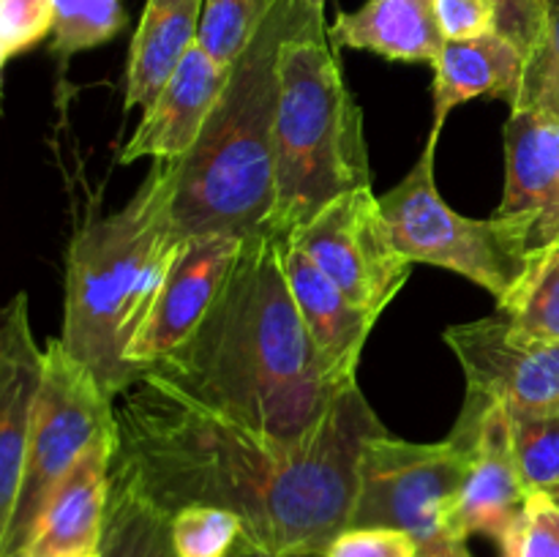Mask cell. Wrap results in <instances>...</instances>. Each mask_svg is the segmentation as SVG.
<instances>
[{
  "instance_id": "cell-14",
  "label": "cell",
  "mask_w": 559,
  "mask_h": 557,
  "mask_svg": "<svg viewBox=\"0 0 559 557\" xmlns=\"http://www.w3.org/2000/svg\"><path fill=\"white\" fill-rule=\"evenodd\" d=\"M41 371L27 295L16 293L0 306V549L20 497Z\"/></svg>"
},
{
  "instance_id": "cell-13",
  "label": "cell",
  "mask_w": 559,
  "mask_h": 557,
  "mask_svg": "<svg viewBox=\"0 0 559 557\" xmlns=\"http://www.w3.org/2000/svg\"><path fill=\"white\" fill-rule=\"evenodd\" d=\"M456 424L473 429V464L453 508V533L462 541L486 535L502 549L530 497L513 457L511 413L502 402L464 399Z\"/></svg>"
},
{
  "instance_id": "cell-5",
  "label": "cell",
  "mask_w": 559,
  "mask_h": 557,
  "mask_svg": "<svg viewBox=\"0 0 559 557\" xmlns=\"http://www.w3.org/2000/svg\"><path fill=\"white\" fill-rule=\"evenodd\" d=\"M276 205L265 233L287 240L328 202L371 186L364 112L328 44L325 14L278 49Z\"/></svg>"
},
{
  "instance_id": "cell-17",
  "label": "cell",
  "mask_w": 559,
  "mask_h": 557,
  "mask_svg": "<svg viewBox=\"0 0 559 557\" xmlns=\"http://www.w3.org/2000/svg\"><path fill=\"white\" fill-rule=\"evenodd\" d=\"M115 451L118 426H109L91 442L63 484L49 497L25 557L96 555L107 519Z\"/></svg>"
},
{
  "instance_id": "cell-21",
  "label": "cell",
  "mask_w": 559,
  "mask_h": 557,
  "mask_svg": "<svg viewBox=\"0 0 559 557\" xmlns=\"http://www.w3.org/2000/svg\"><path fill=\"white\" fill-rule=\"evenodd\" d=\"M98 557H178L169 538V517L115 462Z\"/></svg>"
},
{
  "instance_id": "cell-23",
  "label": "cell",
  "mask_w": 559,
  "mask_h": 557,
  "mask_svg": "<svg viewBox=\"0 0 559 557\" xmlns=\"http://www.w3.org/2000/svg\"><path fill=\"white\" fill-rule=\"evenodd\" d=\"M126 25L120 0H55L52 55L66 63L71 55L107 44Z\"/></svg>"
},
{
  "instance_id": "cell-16",
  "label": "cell",
  "mask_w": 559,
  "mask_h": 557,
  "mask_svg": "<svg viewBox=\"0 0 559 557\" xmlns=\"http://www.w3.org/2000/svg\"><path fill=\"white\" fill-rule=\"evenodd\" d=\"M282 262L298 315L320 355L322 366L338 386H353L360 353L380 315L353 304L304 249L282 240Z\"/></svg>"
},
{
  "instance_id": "cell-7",
  "label": "cell",
  "mask_w": 559,
  "mask_h": 557,
  "mask_svg": "<svg viewBox=\"0 0 559 557\" xmlns=\"http://www.w3.org/2000/svg\"><path fill=\"white\" fill-rule=\"evenodd\" d=\"M473 464V440L409 442L382 429L360 453L353 528H393L413 535L420 557H473L453 533V508Z\"/></svg>"
},
{
  "instance_id": "cell-20",
  "label": "cell",
  "mask_w": 559,
  "mask_h": 557,
  "mask_svg": "<svg viewBox=\"0 0 559 557\" xmlns=\"http://www.w3.org/2000/svg\"><path fill=\"white\" fill-rule=\"evenodd\" d=\"M205 0H147L136 25L126 66L123 107H142L156 98L183 55L200 36V20Z\"/></svg>"
},
{
  "instance_id": "cell-6",
  "label": "cell",
  "mask_w": 559,
  "mask_h": 557,
  "mask_svg": "<svg viewBox=\"0 0 559 557\" xmlns=\"http://www.w3.org/2000/svg\"><path fill=\"white\" fill-rule=\"evenodd\" d=\"M440 134L429 131L409 173L380 197V208L396 246L415 265L445 268L484 287L508 311L530 278V262L511 227L497 216L469 218L456 213L437 189L435 156Z\"/></svg>"
},
{
  "instance_id": "cell-2",
  "label": "cell",
  "mask_w": 559,
  "mask_h": 557,
  "mask_svg": "<svg viewBox=\"0 0 559 557\" xmlns=\"http://www.w3.org/2000/svg\"><path fill=\"white\" fill-rule=\"evenodd\" d=\"M145 375L276 446L309 440L349 388L322 366L267 233L240 244L197 331Z\"/></svg>"
},
{
  "instance_id": "cell-8",
  "label": "cell",
  "mask_w": 559,
  "mask_h": 557,
  "mask_svg": "<svg viewBox=\"0 0 559 557\" xmlns=\"http://www.w3.org/2000/svg\"><path fill=\"white\" fill-rule=\"evenodd\" d=\"M115 399L60 339L44 347V371L33 407L31 442L14 517L0 557H25L41 513L66 475L104 429L115 426Z\"/></svg>"
},
{
  "instance_id": "cell-25",
  "label": "cell",
  "mask_w": 559,
  "mask_h": 557,
  "mask_svg": "<svg viewBox=\"0 0 559 557\" xmlns=\"http://www.w3.org/2000/svg\"><path fill=\"white\" fill-rule=\"evenodd\" d=\"M169 538L178 557H229L243 541V522L227 508L186 506L169 517Z\"/></svg>"
},
{
  "instance_id": "cell-26",
  "label": "cell",
  "mask_w": 559,
  "mask_h": 557,
  "mask_svg": "<svg viewBox=\"0 0 559 557\" xmlns=\"http://www.w3.org/2000/svg\"><path fill=\"white\" fill-rule=\"evenodd\" d=\"M502 315L516 336L538 344H559V249L540 262L511 309Z\"/></svg>"
},
{
  "instance_id": "cell-19",
  "label": "cell",
  "mask_w": 559,
  "mask_h": 557,
  "mask_svg": "<svg viewBox=\"0 0 559 557\" xmlns=\"http://www.w3.org/2000/svg\"><path fill=\"white\" fill-rule=\"evenodd\" d=\"M328 38L399 63H429L445 44L429 0H366L358 11H338Z\"/></svg>"
},
{
  "instance_id": "cell-31",
  "label": "cell",
  "mask_w": 559,
  "mask_h": 557,
  "mask_svg": "<svg viewBox=\"0 0 559 557\" xmlns=\"http://www.w3.org/2000/svg\"><path fill=\"white\" fill-rule=\"evenodd\" d=\"M445 42H467L497 31L495 0H429Z\"/></svg>"
},
{
  "instance_id": "cell-28",
  "label": "cell",
  "mask_w": 559,
  "mask_h": 557,
  "mask_svg": "<svg viewBox=\"0 0 559 557\" xmlns=\"http://www.w3.org/2000/svg\"><path fill=\"white\" fill-rule=\"evenodd\" d=\"M500 552L502 557H559V502L555 497L533 491L511 541Z\"/></svg>"
},
{
  "instance_id": "cell-22",
  "label": "cell",
  "mask_w": 559,
  "mask_h": 557,
  "mask_svg": "<svg viewBox=\"0 0 559 557\" xmlns=\"http://www.w3.org/2000/svg\"><path fill=\"white\" fill-rule=\"evenodd\" d=\"M273 0H205L197 44L224 66H233L254 42Z\"/></svg>"
},
{
  "instance_id": "cell-33",
  "label": "cell",
  "mask_w": 559,
  "mask_h": 557,
  "mask_svg": "<svg viewBox=\"0 0 559 557\" xmlns=\"http://www.w3.org/2000/svg\"><path fill=\"white\" fill-rule=\"evenodd\" d=\"M229 557H278V555H267V552L254 549V546H246L243 541H240L238 549H235ZM287 557H325V555H287Z\"/></svg>"
},
{
  "instance_id": "cell-12",
  "label": "cell",
  "mask_w": 559,
  "mask_h": 557,
  "mask_svg": "<svg viewBox=\"0 0 559 557\" xmlns=\"http://www.w3.org/2000/svg\"><path fill=\"white\" fill-rule=\"evenodd\" d=\"M243 240L227 235L186 238L153 298L147 317L126 349V364L140 380L175 353L211 309Z\"/></svg>"
},
{
  "instance_id": "cell-37",
  "label": "cell",
  "mask_w": 559,
  "mask_h": 557,
  "mask_svg": "<svg viewBox=\"0 0 559 557\" xmlns=\"http://www.w3.org/2000/svg\"><path fill=\"white\" fill-rule=\"evenodd\" d=\"M82 557H98V552H96V555H82Z\"/></svg>"
},
{
  "instance_id": "cell-3",
  "label": "cell",
  "mask_w": 559,
  "mask_h": 557,
  "mask_svg": "<svg viewBox=\"0 0 559 557\" xmlns=\"http://www.w3.org/2000/svg\"><path fill=\"white\" fill-rule=\"evenodd\" d=\"M317 14L325 11L306 0H273L254 42L229 66L227 85L194 147L178 162H164L169 218L183 240L200 235L246 240L271 224L276 205L278 49L289 33Z\"/></svg>"
},
{
  "instance_id": "cell-15",
  "label": "cell",
  "mask_w": 559,
  "mask_h": 557,
  "mask_svg": "<svg viewBox=\"0 0 559 557\" xmlns=\"http://www.w3.org/2000/svg\"><path fill=\"white\" fill-rule=\"evenodd\" d=\"M229 66L218 63L200 44L183 55L178 69L169 74L162 91L142 112L140 126L120 151V164H134L140 158L153 162H178L194 147L202 126L211 118L224 85Z\"/></svg>"
},
{
  "instance_id": "cell-9",
  "label": "cell",
  "mask_w": 559,
  "mask_h": 557,
  "mask_svg": "<svg viewBox=\"0 0 559 557\" xmlns=\"http://www.w3.org/2000/svg\"><path fill=\"white\" fill-rule=\"evenodd\" d=\"M314 265L353 304L382 315L413 273V260L402 254L371 186L328 202L314 218L289 235Z\"/></svg>"
},
{
  "instance_id": "cell-1",
  "label": "cell",
  "mask_w": 559,
  "mask_h": 557,
  "mask_svg": "<svg viewBox=\"0 0 559 557\" xmlns=\"http://www.w3.org/2000/svg\"><path fill=\"white\" fill-rule=\"evenodd\" d=\"M115 464L167 517L186 506L238 513L243 544L267 555H325L353 528L366 440L385 426L358 382L314 435L276 446L153 375L118 396Z\"/></svg>"
},
{
  "instance_id": "cell-11",
  "label": "cell",
  "mask_w": 559,
  "mask_h": 557,
  "mask_svg": "<svg viewBox=\"0 0 559 557\" xmlns=\"http://www.w3.org/2000/svg\"><path fill=\"white\" fill-rule=\"evenodd\" d=\"M491 216L511 227L533 273L559 249V118L555 115L511 109L506 123V194Z\"/></svg>"
},
{
  "instance_id": "cell-27",
  "label": "cell",
  "mask_w": 559,
  "mask_h": 557,
  "mask_svg": "<svg viewBox=\"0 0 559 557\" xmlns=\"http://www.w3.org/2000/svg\"><path fill=\"white\" fill-rule=\"evenodd\" d=\"M511 109H535L559 118V0H546V27L524 60V76Z\"/></svg>"
},
{
  "instance_id": "cell-4",
  "label": "cell",
  "mask_w": 559,
  "mask_h": 557,
  "mask_svg": "<svg viewBox=\"0 0 559 557\" xmlns=\"http://www.w3.org/2000/svg\"><path fill=\"white\" fill-rule=\"evenodd\" d=\"M164 162L153 164L129 205L93 218L66 254L63 347L118 399L136 382L126 349L178 254Z\"/></svg>"
},
{
  "instance_id": "cell-24",
  "label": "cell",
  "mask_w": 559,
  "mask_h": 557,
  "mask_svg": "<svg viewBox=\"0 0 559 557\" xmlns=\"http://www.w3.org/2000/svg\"><path fill=\"white\" fill-rule=\"evenodd\" d=\"M511 440L527 491L559 486V413H511Z\"/></svg>"
},
{
  "instance_id": "cell-18",
  "label": "cell",
  "mask_w": 559,
  "mask_h": 557,
  "mask_svg": "<svg viewBox=\"0 0 559 557\" xmlns=\"http://www.w3.org/2000/svg\"><path fill=\"white\" fill-rule=\"evenodd\" d=\"M524 52L502 33L445 42L435 60V120L431 131L442 134L448 115L473 98H502L513 107L522 87Z\"/></svg>"
},
{
  "instance_id": "cell-32",
  "label": "cell",
  "mask_w": 559,
  "mask_h": 557,
  "mask_svg": "<svg viewBox=\"0 0 559 557\" xmlns=\"http://www.w3.org/2000/svg\"><path fill=\"white\" fill-rule=\"evenodd\" d=\"M497 33L516 44L524 60L540 42L546 27V0H495Z\"/></svg>"
},
{
  "instance_id": "cell-30",
  "label": "cell",
  "mask_w": 559,
  "mask_h": 557,
  "mask_svg": "<svg viewBox=\"0 0 559 557\" xmlns=\"http://www.w3.org/2000/svg\"><path fill=\"white\" fill-rule=\"evenodd\" d=\"M325 557H420V549L402 530L347 528L331 541Z\"/></svg>"
},
{
  "instance_id": "cell-34",
  "label": "cell",
  "mask_w": 559,
  "mask_h": 557,
  "mask_svg": "<svg viewBox=\"0 0 559 557\" xmlns=\"http://www.w3.org/2000/svg\"><path fill=\"white\" fill-rule=\"evenodd\" d=\"M5 60H9V58H5V52H3V49H0V87H3V66H5Z\"/></svg>"
},
{
  "instance_id": "cell-29",
  "label": "cell",
  "mask_w": 559,
  "mask_h": 557,
  "mask_svg": "<svg viewBox=\"0 0 559 557\" xmlns=\"http://www.w3.org/2000/svg\"><path fill=\"white\" fill-rule=\"evenodd\" d=\"M55 27V0H0V49L5 58L36 47Z\"/></svg>"
},
{
  "instance_id": "cell-35",
  "label": "cell",
  "mask_w": 559,
  "mask_h": 557,
  "mask_svg": "<svg viewBox=\"0 0 559 557\" xmlns=\"http://www.w3.org/2000/svg\"><path fill=\"white\" fill-rule=\"evenodd\" d=\"M306 3H311V5H317V9L325 11V3H328V0H306Z\"/></svg>"
},
{
  "instance_id": "cell-10",
  "label": "cell",
  "mask_w": 559,
  "mask_h": 557,
  "mask_svg": "<svg viewBox=\"0 0 559 557\" xmlns=\"http://www.w3.org/2000/svg\"><path fill=\"white\" fill-rule=\"evenodd\" d=\"M445 344L467 377V399L502 402L508 413H559V344L516 336L506 315L451 325Z\"/></svg>"
},
{
  "instance_id": "cell-36",
  "label": "cell",
  "mask_w": 559,
  "mask_h": 557,
  "mask_svg": "<svg viewBox=\"0 0 559 557\" xmlns=\"http://www.w3.org/2000/svg\"><path fill=\"white\" fill-rule=\"evenodd\" d=\"M549 497H555V500L559 502V486H557V489H551V491H549Z\"/></svg>"
}]
</instances>
